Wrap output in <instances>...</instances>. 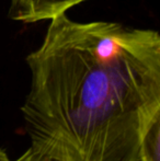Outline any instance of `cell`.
Listing matches in <instances>:
<instances>
[{
    "label": "cell",
    "instance_id": "6da1fadb",
    "mask_svg": "<svg viewBox=\"0 0 160 161\" xmlns=\"http://www.w3.org/2000/svg\"><path fill=\"white\" fill-rule=\"evenodd\" d=\"M26 56L21 108L31 140L62 144L80 161H139L160 116V34L118 22L49 20Z\"/></svg>",
    "mask_w": 160,
    "mask_h": 161
},
{
    "label": "cell",
    "instance_id": "7a4b0ae2",
    "mask_svg": "<svg viewBox=\"0 0 160 161\" xmlns=\"http://www.w3.org/2000/svg\"><path fill=\"white\" fill-rule=\"evenodd\" d=\"M87 0H10L8 15L24 24L51 20Z\"/></svg>",
    "mask_w": 160,
    "mask_h": 161
},
{
    "label": "cell",
    "instance_id": "3957f363",
    "mask_svg": "<svg viewBox=\"0 0 160 161\" xmlns=\"http://www.w3.org/2000/svg\"><path fill=\"white\" fill-rule=\"evenodd\" d=\"M14 161H80L62 144L52 140H31V146Z\"/></svg>",
    "mask_w": 160,
    "mask_h": 161
},
{
    "label": "cell",
    "instance_id": "277c9868",
    "mask_svg": "<svg viewBox=\"0 0 160 161\" xmlns=\"http://www.w3.org/2000/svg\"><path fill=\"white\" fill-rule=\"evenodd\" d=\"M139 161H160V116L154 119L144 134Z\"/></svg>",
    "mask_w": 160,
    "mask_h": 161
},
{
    "label": "cell",
    "instance_id": "5b68a950",
    "mask_svg": "<svg viewBox=\"0 0 160 161\" xmlns=\"http://www.w3.org/2000/svg\"><path fill=\"white\" fill-rule=\"evenodd\" d=\"M0 161H13L9 158V156L7 155V153L3 149H0Z\"/></svg>",
    "mask_w": 160,
    "mask_h": 161
}]
</instances>
